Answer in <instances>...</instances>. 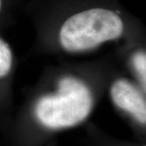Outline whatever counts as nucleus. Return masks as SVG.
<instances>
[{
  "label": "nucleus",
  "instance_id": "f257e3e1",
  "mask_svg": "<svg viewBox=\"0 0 146 146\" xmlns=\"http://www.w3.org/2000/svg\"><path fill=\"white\" fill-rule=\"evenodd\" d=\"M96 102V89L89 78L71 71L58 75L51 87L34 97L33 112L44 127L58 130L86 119Z\"/></svg>",
  "mask_w": 146,
  "mask_h": 146
},
{
  "label": "nucleus",
  "instance_id": "f03ea898",
  "mask_svg": "<svg viewBox=\"0 0 146 146\" xmlns=\"http://www.w3.org/2000/svg\"><path fill=\"white\" fill-rule=\"evenodd\" d=\"M122 17L114 11L94 7L70 16L58 29V46L68 54H82L127 35Z\"/></svg>",
  "mask_w": 146,
  "mask_h": 146
},
{
  "label": "nucleus",
  "instance_id": "7ed1b4c3",
  "mask_svg": "<svg viewBox=\"0 0 146 146\" xmlns=\"http://www.w3.org/2000/svg\"><path fill=\"white\" fill-rule=\"evenodd\" d=\"M109 95L118 109L130 115L138 123L145 125V92L136 81L124 76L114 79L109 87Z\"/></svg>",
  "mask_w": 146,
  "mask_h": 146
},
{
  "label": "nucleus",
  "instance_id": "20e7f679",
  "mask_svg": "<svg viewBox=\"0 0 146 146\" xmlns=\"http://www.w3.org/2000/svg\"><path fill=\"white\" fill-rule=\"evenodd\" d=\"M131 71L136 76V82L143 89L146 90V54L143 49L136 50L130 56Z\"/></svg>",
  "mask_w": 146,
  "mask_h": 146
},
{
  "label": "nucleus",
  "instance_id": "39448f33",
  "mask_svg": "<svg viewBox=\"0 0 146 146\" xmlns=\"http://www.w3.org/2000/svg\"><path fill=\"white\" fill-rule=\"evenodd\" d=\"M14 56L9 44L0 36V84L4 81L13 70Z\"/></svg>",
  "mask_w": 146,
  "mask_h": 146
},
{
  "label": "nucleus",
  "instance_id": "423d86ee",
  "mask_svg": "<svg viewBox=\"0 0 146 146\" xmlns=\"http://www.w3.org/2000/svg\"><path fill=\"white\" fill-rule=\"evenodd\" d=\"M2 4H3L2 0H0V11H1V9H2Z\"/></svg>",
  "mask_w": 146,
  "mask_h": 146
},
{
  "label": "nucleus",
  "instance_id": "0eeeda50",
  "mask_svg": "<svg viewBox=\"0 0 146 146\" xmlns=\"http://www.w3.org/2000/svg\"><path fill=\"white\" fill-rule=\"evenodd\" d=\"M144 146H145V145H144Z\"/></svg>",
  "mask_w": 146,
  "mask_h": 146
}]
</instances>
